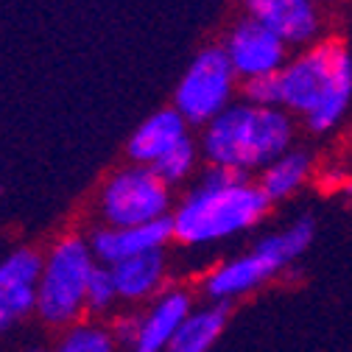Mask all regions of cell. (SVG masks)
Returning a JSON list of instances; mask_svg holds the SVG:
<instances>
[{
	"label": "cell",
	"mask_w": 352,
	"mask_h": 352,
	"mask_svg": "<svg viewBox=\"0 0 352 352\" xmlns=\"http://www.w3.org/2000/svg\"><path fill=\"white\" fill-rule=\"evenodd\" d=\"M272 201L246 173L207 168L201 182L173 210V241L182 246H207L257 227Z\"/></svg>",
	"instance_id": "6da1fadb"
},
{
	"label": "cell",
	"mask_w": 352,
	"mask_h": 352,
	"mask_svg": "<svg viewBox=\"0 0 352 352\" xmlns=\"http://www.w3.org/2000/svg\"><path fill=\"white\" fill-rule=\"evenodd\" d=\"M283 109L314 135L333 131L352 107V51L341 39H319L280 70Z\"/></svg>",
	"instance_id": "7a4b0ae2"
},
{
	"label": "cell",
	"mask_w": 352,
	"mask_h": 352,
	"mask_svg": "<svg viewBox=\"0 0 352 352\" xmlns=\"http://www.w3.org/2000/svg\"><path fill=\"white\" fill-rule=\"evenodd\" d=\"M294 143V118L285 109L232 104L204 126L201 154L212 168L252 173L269 168Z\"/></svg>",
	"instance_id": "3957f363"
},
{
	"label": "cell",
	"mask_w": 352,
	"mask_h": 352,
	"mask_svg": "<svg viewBox=\"0 0 352 352\" xmlns=\"http://www.w3.org/2000/svg\"><path fill=\"white\" fill-rule=\"evenodd\" d=\"M314 235H316L314 218L311 215L296 218L288 230L266 235L263 241L254 243L252 252L212 269L201 283L204 294L212 302H232L238 296L252 294L254 288H260L263 283L277 277L299 254H305L311 249Z\"/></svg>",
	"instance_id": "277c9868"
},
{
	"label": "cell",
	"mask_w": 352,
	"mask_h": 352,
	"mask_svg": "<svg viewBox=\"0 0 352 352\" xmlns=\"http://www.w3.org/2000/svg\"><path fill=\"white\" fill-rule=\"evenodd\" d=\"M98 260L81 235L59 238L42 260L36 285V316L42 324L67 330L87 314V283Z\"/></svg>",
	"instance_id": "5b68a950"
},
{
	"label": "cell",
	"mask_w": 352,
	"mask_h": 352,
	"mask_svg": "<svg viewBox=\"0 0 352 352\" xmlns=\"http://www.w3.org/2000/svg\"><path fill=\"white\" fill-rule=\"evenodd\" d=\"M98 210L107 227H143L168 215L170 188L151 165L131 162L107 179Z\"/></svg>",
	"instance_id": "8992f818"
},
{
	"label": "cell",
	"mask_w": 352,
	"mask_h": 352,
	"mask_svg": "<svg viewBox=\"0 0 352 352\" xmlns=\"http://www.w3.org/2000/svg\"><path fill=\"white\" fill-rule=\"evenodd\" d=\"M235 81L238 76L224 48H204L176 84L173 109L185 118L188 126H207L232 107Z\"/></svg>",
	"instance_id": "52a82bcc"
},
{
	"label": "cell",
	"mask_w": 352,
	"mask_h": 352,
	"mask_svg": "<svg viewBox=\"0 0 352 352\" xmlns=\"http://www.w3.org/2000/svg\"><path fill=\"white\" fill-rule=\"evenodd\" d=\"M221 48L241 81L280 73L288 62L285 42L252 17H243L230 28Z\"/></svg>",
	"instance_id": "ba28073f"
},
{
	"label": "cell",
	"mask_w": 352,
	"mask_h": 352,
	"mask_svg": "<svg viewBox=\"0 0 352 352\" xmlns=\"http://www.w3.org/2000/svg\"><path fill=\"white\" fill-rule=\"evenodd\" d=\"M42 260L45 254H39L31 246H23L0 260V336L36 314Z\"/></svg>",
	"instance_id": "9c48e42d"
},
{
	"label": "cell",
	"mask_w": 352,
	"mask_h": 352,
	"mask_svg": "<svg viewBox=\"0 0 352 352\" xmlns=\"http://www.w3.org/2000/svg\"><path fill=\"white\" fill-rule=\"evenodd\" d=\"M173 241V221L170 215L143 227H101L90 235V249L101 266H118L123 260L162 252Z\"/></svg>",
	"instance_id": "30bf717a"
},
{
	"label": "cell",
	"mask_w": 352,
	"mask_h": 352,
	"mask_svg": "<svg viewBox=\"0 0 352 352\" xmlns=\"http://www.w3.org/2000/svg\"><path fill=\"white\" fill-rule=\"evenodd\" d=\"M246 17L274 31L285 45H314L322 25L316 0H243Z\"/></svg>",
	"instance_id": "8fae6325"
},
{
	"label": "cell",
	"mask_w": 352,
	"mask_h": 352,
	"mask_svg": "<svg viewBox=\"0 0 352 352\" xmlns=\"http://www.w3.org/2000/svg\"><path fill=\"white\" fill-rule=\"evenodd\" d=\"M193 314V296L185 288H168L143 314L140 336L131 352H165L173 333Z\"/></svg>",
	"instance_id": "7c38bea8"
},
{
	"label": "cell",
	"mask_w": 352,
	"mask_h": 352,
	"mask_svg": "<svg viewBox=\"0 0 352 352\" xmlns=\"http://www.w3.org/2000/svg\"><path fill=\"white\" fill-rule=\"evenodd\" d=\"M188 138V123L185 118L176 112L173 107L154 112L146 118L135 135L126 143V154L135 165H154L160 157H165L176 143H182Z\"/></svg>",
	"instance_id": "4fadbf2b"
},
{
	"label": "cell",
	"mask_w": 352,
	"mask_h": 352,
	"mask_svg": "<svg viewBox=\"0 0 352 352\" xmlns=\"http://www.w3.org/2000/svg\"><path fill=\"white\" fill-rule=\"evenodd\" d=\"M230 314V302H212L207 307H199L179 324L165 352H210L227 330Z\"/></svg>",
	"instance_id": "5bb4252c"
},
{
	"label": "cell",
	"mask_w": 352,
	"mask_h": 352,
	"mask_svg": "<svg viewBox=\"0 0 352 352\" xmlns=\"http://www.w3.org/2000/svg\"><path fill=\"white\" fill-rule=\"evenodd\" d=\"M112 280L118 288V299L123 302L151 299L165 283V252H151L118 263L112 266Z\"/></svg>",
	"instance_id": "9a60e30c"
},
{
	"label": "cell",
	"mask_w": 352,
	"mask_h": 352,
	"mask_svg": "<svg viewBox=\"0 0 352 352\" xmlns=\"http://www.w3.org/2000/svg\"><path fill=\"white\" fill-rule=\"evenodd\" d=\"M311 168H314V157L311 154L302 151V148H291L280 160H274L269 168L260 170L257 188L263 190V196H266L269 201L288 199L307 182Z\"/></svg>",
	"instance_id": "2e32d148"
},
{
	"label": "cell",
	"mask_w": 352,
	"mask_h": 352,
	"mask_svg": "<svg viewBox=\"0 0 352 352\" xmlns=\"http://www.w3.org/2000/svg\"><path fill=\"white\" fill-rule=\"evenodd\" d=\"M51 352H118V344H115L109 327L81 319L78 324L62 330V336Z\"/></svg>",
	"instance_id": "e0dca14e"
},
{
	"label": "cell",
	"mask_w": 352,
	"mask_h": 352,
	"mask_svg": "<svg viewBox=\"0 0 352 352\" xmlns=\"http://www.w3.org/2000/svg\"><path fill=\"white\" fill-rule=\"evenodd\" d=\"M196 160H199V148H196V143L190 138H185L182 143H176L165 157H160L151 168H154V173L160 176L168 188H173V185L185 182L188 176L193 173Z\"/></svg>",
	"instance_id": "ac0fdd59"
},
{
	"label": "cell",
	"mask_w": 352,
	"mask_h": 352,
	"mask_svg": "<svg viewBox=\"0 0 352 352\" xmlns=\"http://www.w3.org/2000/svg\"><path fill=\"white\" fill-rule=\"evenodd\" d=\"M115 302H118V288L112 280V269L98 263L90 274V283H87V314L93 316L109 314Z\"/></svg>",
	"instance_id": "d6986e66"
},
{
	"label": "cell",
	"mask_w": 352,
	"mask_h": 352,
	"mask_svg": "<svg viewBox=\"0 0 352 352\" xmlns=\"http://www.w3.org/2000/svg\"><path fill=\"white\" fill-rule=\"evenodd\" d=\"M243 104L263 107V109H283V90H280V73L246 78L241 84Z\"/></svg>",
	"instance_id": "ffe728a7"
},
{
	"label": "cell",
	"mask_w": 352,
	"mask_h": 352,
	"mask_svg": "<svg viewBox=\"0 0 352 352\" xmlns=\"http://www.w3.org/2000/svg\"><path fill=\"white\" fill-rule=\"evenodd\" d=\"M140 322H143V316H135V314H120V316H115L112 324H109V333H112L115 344H118V346H126V349L135 346V341H138V336H140Z\"/></svg>",
	"instance_id": "44dd1931"
},
{
	"label": "cell",
	"mask_w": 352,
	"mask_h": 352,
	"mask_svg": "<svg viewBox=\"0 0 352 352\" xmlns=\"http://www.w3.org/2000/svg\"><path fill=\"white\" fill-rule=\"evenodd\" d=\"M20 352H51V349H45L42 344H28V346H23Z\"/></svg>",
	"instance_id": "7402d4cb"
},
{
	"label": "cell",
	"mask_w": 352,
	"mask_h": 352,
	"mask_svg": "<svg viewBox=\"0 0 352 352\" xmlns=\"http://www.w3.org/2000/svg\"><path fill=\"white\" fill-rule=\"evenodd\" d=\"M346 193H349V196H352V182H346Z\"/></svg>",
	"instance_id": "603a6c76"
}]
</instances>
